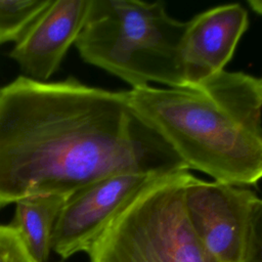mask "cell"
Segmentation results:
<instances>
[{
    "label": "cell",
    "instance_id": "6da1fadb",
    "mask_svg": "<svg viewBox=\"0 0 262 262\" xmlns=\"http://www.w3.org/2000/svg\"><path fill=\"white\" fill-rule=\"evenodd\" d=\"M188 170L128 91L19 76L0 88V208L124 173Z\"/></svg>",
    "mask_w": 262,
    "mask_h": 262
},
{
    "label": "cell",
    "instance_id": "7a4b0ae2",
    "mask_svg": "<svg viewBox=\"0 0 262 262\" xmlns=\"http://www.w3.org/2000/svg\"><path fill=\"white\" fill-rule=\"evenodd\" d=\"M128 94L188 170L235 186L262 179V79L224 70L196 85Z\"/></svg>",
    "mask_w": 262,
    "mask_h": 262
},
{
    "label": "cell",
    "instance_id": "3957f363",
    "mask_svg": "<svg viewBox=\"0 0 262 262\" xmlns=\"http://www.w3.org/2000/svg\"><path fill=\"white\" fill-rule=\"evenodd\" d=\"M186 21L163 2L91 0L75 45L84 61L137 89L160 83L185 86L181 49Z\"/></svg>",
    "mask_w": 262,
    "mask_h": 262
},
{
    "label": "cell",
    "instance_id": "277c9868",
    "mask_svg": "<svg viewBox=\"0 0 262 262\" xmlns=\"http://www.w3.org/2000/svg\"><path fill=\"white\" fill-rule=\"evenodd\" d=\"M192 174L181 170L145 187L88 251L90 262H218L192 231L183 206Z\"/></svg>",
    "mask_w": 262,
    "mask_h": 262
},
{
    "label": "cell",
    "instance_id": "5b68a950",
    "mask_svg": "<svg viewBox=\"0 0 262 262\" xmlns=\"http://www.w3.org/2000/svg\"><path fill=\"white\" fill-rule=\"evenodd\" d=\"M257 194L244 186L191 175L183 206L198 239L218 262H243L250 216Z\"/></svg>",
    "mask_w": 262,
    "mask_h": 262
},
{
    "label": "cell",
    "instance_id": "8992f818",
    "mask_svg": "<svg viewBox=\"0 0 262 262\" xmlns=\"http://www.w3.org/2000/svg\"><path fill=\"white\" fill-rule=\"evenodd\" d=\"M166 175L124 173L93 182L66 201L52 235V251L63 259L88 251L110 224L149 184Z\"/></svg>",
    "mask_w": 262,
    "mask_h": 262
},
{
    "label": "cell",
    "instance_id": "52a82bcc",
    "mask_svg": "<svg viewBox=\"0 0 262 262\" xmlns=\"http://www.w3.org/2000/svg\"><path fill=\"white\" fill-rule=\"evenodd\" d=\"M248 26V12L237 3L213 7L186 21L181 49L185 86L223 72Z\"/></svg>",
    "mask_w": 262,
    "mask_h": 262
},
{
    "label": "cell",
    "instance_id": "ba28073f",
    "mask_svg": "<svg viewBox=\"0 0 262 262\" xmlns=\"http://www.w3.org/2000/svg\"><path fill=\"white\" fill-rule=\"evenodd\" d=\"M91 0H55L33 21L9 56L29 78L45 82L81 33Z\"/></svg>",
    "mask_w": 262,
    "mask_h": 262
},
{
    "label": "cell",
    "instance_id": "9c48e42d",
    "mask_svg": "<svg viewBox=\"0 0 262 262\" xmlns=\"http://www.w3.org/2000/svg\"><path fill=\"white\" fill-rule=\"evenodd\" d=\"M70 195L40 194L15 203L10 223L20 234L36 262H47L52 251V235L58 215Z\"/></svg>",
    "mask_w": 262,
    "mask_h": 262
},
{
    "label": "cell",
    "instance_id": "30bf717a",
    "mask_svg": "<svg viewBox=\"0 0 262 262\" xmlns=\"http://www.w3.org/2000/svg\"><path fill=\"white\" fill-rule=\"evenodd\" d=\"M51 0H0V44L17 42Z\"/></svg>",
    "mask_w": 262,
    "mask_h": 262
},
{
    "label": "cell",
    "instance_id": "8fae6325",
    "mask_svg": "<svg viewBox=\"0 0 262 262\" xmlns=\"http://www.w3.org/2000/svg\"><path fill=\"white\" fill-rule=\"evenodd\" d=\"M0 262H36L10 224H0Z\"/></svg>",
    "mask_w": 262,
    "mask_h": 262
},
{
    "label": "cell",
    "instance_id": "7c38bea8",
    "mask_svg": "<svg viewBox=\"0 0 262 262\" xmlns=\"http://www.w3.org/2000/svg\"><path fill=\"white\" fill-rule=\"evenodd\" d=\"M243 262H262V199L259 198L252 208Z\"/></svg>",
    "mask_w": 262,
    "mask_h": 262
},
{
    "label": "cell",
    "instance_id": "4fadbf2b",
    "mask_svg": "<svg viewBox=\"0 0 262 262\" xmlns=\"http://www.w3.org/2000/svg\"><path fill=\"white\" fill-rule=\"evenodd\" d=\"M248 3L253 11L262 15V0H249Z\"/></svg>",
    "mask_w": 262,
    "mask_h": 262
},
{
    "label": "cell",
    "instance_id": "5bb4252c",
    "mask_svg": "<svg viewBox=\"0 0 262 262\" xmlns=\"http://www.w3.org/2000/svg\"><path fill=\"white\" fill-rule=\"evenodd\" d=\"M261 79H262V78H261Z\"/></svg>",
    "mask_w": 262,
    "mask_h": 262
}]
</instances>
